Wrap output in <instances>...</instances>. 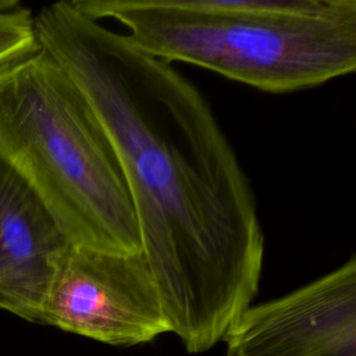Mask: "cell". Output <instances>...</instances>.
I'll return each instance as SVG.
<instances>
[{"label": "cell", "instance_id": "5b68a950", "mask_svg": "<svg viewBox=\"0 0 356 356\" xmlns=\"http://www.w3.org/2000/svg\"><path fill=\"white\" fill-rule=\"evenodd\" d=\"M227 356H356V257L249 306L222 338Z\"/></svg>", "mask_w": 356, "mask_h": 356}, {"label": "cell", "instance_id": "7a4b0ae2", "mask_svg": "<svg viewBox=\"0 0 356 356\" xmlns=\"http://www.w3.org/2000/svg\"><path fill=\"white\" fill-rule=\"evenodd\" d=\"M114 19L145 53L263 92L323 85L356 68V0H72Z\"/></svg>", "mask_w": 356, "mask_h": 356}, {"label": "cell", "instance_id": "6da1fadb", "mask_svg": "<svg viewBox=\"0 0 356 356\" xmlns=\"http://www.w3.org/2000/svg\"><path fill=\"white\" fill-rule=\"evenodd\" d=\"M35 29L117 153L171 332L189 353L211 349L254 299L264 260L256 200L234 147L170 63L72 1L43 7Z\"/></svg>", "mask_w": 356, "mask_h": 356}, {"label": "cell", "instance_id": "3957f363", "mask_svg": "<svg viewBox=\"0 0 356 356\" xmlns=\"http://www.w3.org/2000/svg\"><path fill=\"white\" fill-rule=\"evenodd\" d=\"M0 159L28 182L71 245L142 252L117 153L82 92L42 49L0 67Z\"/></svg>", "mask_w": 356, "mask_h": 356}, {"label": "cell", "instance_id": "8992f818", "mask_svg": "<svg viewBox=\"0 0 356 356\" xmlns=\"http://www.w3.org/2000/svg\"><path fill=\"white\" fill-rule=\"evenodd\" d=\"M67 239L28 182L0 159V310L42 324Z\"/></svg>", "mask_w": 356, "mask_h": 356}, {"label": "cell", "instance_id": "52a82bcc", "mask_svg": "<svg viewBox=\"0 0 356 356\" xmlns=\"http://www.w3.org/2000/svg\"><path fill=\"white\" fill-rule=\"evenodd\" d=\"M39 49L35 14L17 0H0V67Z\"/></svg>", "mask_w": 356, "mask_h": 356}, {"label": "cell", "instance_id": "277c9868", "mask_svg": "<svg viewBox=\"0 0 356 356\" xmlns=\"http://www.w3.org/2000/svg\"><path fill=\"white\" fill-rule=\"evenodd\" d=\"M42 324L124 348L171 332L143 252L117 254L74 245L57 267Z\"/></svg>", "mask_w": 356, "mask_h": 356}]
</instances>
